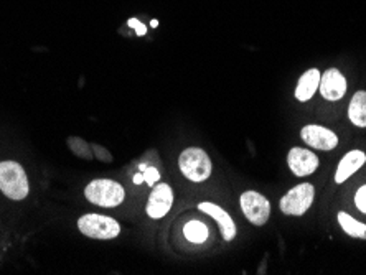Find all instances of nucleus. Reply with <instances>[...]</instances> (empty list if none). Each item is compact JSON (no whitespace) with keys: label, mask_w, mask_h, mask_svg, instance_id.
Returning a JSON list of instances; mask_svg holds the SVG:
<instances>
[{"label":"nucleus","mask_w":366,"mask_h":275,"mask_svg":"<svg viewBox=\"0 0 366 275\" xmlns=\"http://www.w3.org/2000/svg\"><path fill=\"white\" fill-rule=\"evenodd\" d=\"M0 191L14 201H20L29 195V178L17 161H0Z\"/></svg>","instance_id":"obj_1"},{"label":"nucleus","mask_w":366,"mask_h":275,"mask_svg":"<svg viewBox=\"0 0 366 275\" xmlns=\"http://www.w3.org/2000/svg\"><path fill=\"white\" fill-rule=\"evenodd\" d=\"M84 196L91 204L101 208H116L126 198V190L121 183L114 180H107V178H99L93 180L86 186Z\"/></svg>","instance_id":"obj_2"},{"label":"nucleus","mask_w":366,"mask_h":275,"mask_svg":"<svg viewBox=\"0 0 366 275\" xmlns=\"http://www.w3.org/2000/svg\"><path fill=\"white\" fill-rule=\"evenodd\" d=\"M179 169L182 175L193 183H203L212 176L213 165L209 155L203 149H185L179 157Z\"/></svg>","instance_id":"obj_3"},{"label":"nucleus","mask_w":366,"mask_h":275,"mask_svg":"<svg viewBox=\"0 0 366 275\" xmlns=\"http://www.w3.org/2000/svg\"><path fill=\"white\" fill-rule=\"evenodd\" d=\"M315 198V188L312 183H300L285 193L279 201V208L285 216H304L309 211Z\"/></svg>","instance_id":"obj_4"},{"label":"nucleus","mask_w":366,"mask_h":275,"mask_svg":"<svg viewBox=\"0 0 366 275\" xmlns=\"http://www.w3.org/2000/svg\"><path fill=\"white\" fill-rule=\"evenodd\" d=\"M78 229L81 231L84 236L91 237V239H114L121 234V226L116 219L109 216H102V214H84L78 219Z\"/></svg>","instance_id":"obj_5"},{"label":"nucleus","mask_w":366,"mask_h":275,"mask_svg":"<svg viewBox=\"0 0 366 275\" xmlns=\"http://www.w3.org/2000/svg\"><path fill=\"white\" fill-rule=\"evenodd\" d=\"M241 209L246 219L254 226H264L271 218V203L257 191H244L239 198Z\"/></svg>","instance_id":"obj_6"},{"label":"nucleus","mask_w":366,"mask_h":275,"mask_svg":"<svg viewBox=\"0 0 366 275\" xmlns=\"http://www.w3.org/2000/svg\"><path fill=\"white\" fill-rule=\"evenodd\" d=\"M300 137H302V140L309 147L315 150H324V152H330V150L337 149L338 145L337 134L330 131L328 127L317 126V124H309V126L302 127Z\"/></svg>","instance_id":"obj_7"},{"label":"nucleus","mask_w":366,"mask_h":275,"mask_svg":"<svg viewBox=\"0 0 366 275\" xmlns=\"http://www.w3.org/2000/svg\"><path fill=\"white\" fill-rule=\"evenodd\" d=\"M287 165L295 176L304 178L315 174V170L319 169L320 161H319V157H317V154L312 152V150H307L302 147H294L290 149L287 154Z\"/></svg>","instance_id":"obj_8"},{"label":"nucleus","mask_w":366,"mask_h":275,"mask_svg":"<svg viewBox=\"0 0 366 275\" xmlns=\"http://www.w3.org/2000/svg\"><path fill=\"white\" fill-rule=\"evenodd\" d=\"M172 204H174V191L167 183H159L150 193L145 211H147L149 218L162 219L169 214Z\"/></svg>","instance_id":"obj_9"},{"label":"nucleus","mask_w":366,"mask_h":275,"mask_svg":"<svg viewBox=\"0 0 366 275\" xmlns=\"http://www.w3.org/2000/svg\"><path fill=\"white\" fill-rule=\"evenodd\" d=\"M320 94L327 101H340L347 94V79L343 76L340 69L330 68L320 76Z\"/></svg>","instance_id":"obj_10"},{"label":"nucleus","mask_w":366,"mask_h":275,"mask_svg":"<svg viewBox=\"0 0 366 275\" xmlns=\"http://www.w3.org/2000/svg\"><path fill=\"white\" fill-rule=\"evenodd\" d=\"M202 213L208 214V216H212L214 221H217L218 226H219V231H222V236L224 241H233L236 237V224L233 218L229 216V213L223 209L222 206H218V204L214 203H200V206H198Z\"/></svg>","instance_id":"obj_11"},{"label":"nucleus","mask_w":366,"mask_h":275,"mask_svg":"<svg viewBox=\"0 0 366 275\" xmlns=\"http://www.w3.org/2000/svg\"><path fill=\"white\" fill-rule=\"evenodd\" d=\"M366 164V154L362 150H350V152L340 160V164L337 166L335 171V183L337 185H342L345 183L350 176L357 174V171L362 169Z\"/></svg>","instance_id":"obj_12"},{"label":"nucleus","mask_w":366,"mask_h":275,"mask_svg":"<svg viewBox=\"0 0 366 275\" xmlns=\"http://www.w3.org/2000/svg\"><path fill=\"white\" fill-rule=\"evenodd\" d=\"M322 73L317 68L307 69V71L299 78L297 86H295V99L300 102H307L314 98L320 86Z\"/></svg>","instance_id":"obj_13"},{"label":"nucleus","mask_w":366,"mask_h":275,"mask_svg":"<svg viewBox=\"0 0 366 275\" xmlns=\"http://www.w3.org/2000/svg\"><path fill=\"white\" fill-rule=\"evenodd\" d=\"M348 117L355 127H366V91H357L348 106Z\"/></svg>","instance_id":"obj_14"},{"label":"nucleus","mask_w":366,"mask_h":275,"mask_svg":"<svg viewBox=\"0 0 366 275\" xmlns=\"http://www.w3.org/2000/svg\"><path fill=\"white\" fill-rule=\"evenodd\" d=\"M338 224L342 226V229L345 231L348 236L352 237H357V239H366V224L360 223L355 218L350 216L348 213H343L340 211L338 213Z\"/></svg>","instance_id":"obj_15"},{"label":"nucleus","mask_w":366,"mask_h":275,"mask_svg":"<svg viewBox=\"0 0 366 275\" xmlns=\"http://www.w3.org/2000/svg\"><path fill=\"white\" fill-rule=\"evenodd\" d=\"M183 234H185L187 241H190L192 244H203L204 241L208 239V228L207 224L202 223V221L193 219L188 221L183 228Z\"/></svg>","instance_id":"obj_16"},{"label":"nucleus","mask_w":366,"mask_h":275,"mask_svg":"<svg viewBox=\"0 0 366 275\" xmlns=\"http://www.w3.org/2000/svg\"><path fill=\"white\" fill-rule=\"evenodd\" d=\"M355 206L363 214H366V185L360 186L358 191L355 193Z\"/></svg>","instance_id":"obj_17"},{"label":"nucleus","mask_w":366,"mask_h":275,"mask_svg":"<svg viewBox=\"0 0 366 275\" xmlns=\"http://www.w3.org/2000/svg\"><path fill=\"white\" fill-rule=\"evenodd\" d=\"M129 25L134 26V29L137 30V35H144V34H145V26H144V25H141V24H139L137 20H134V19H132L131 21H129Z\"/></svg>","instance_id":"obj_18"}]
</instances>
